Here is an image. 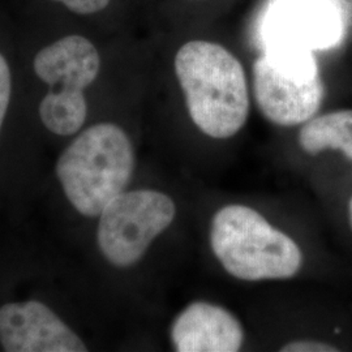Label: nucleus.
Instances as JSON below:
<instances>
[{"instance_id": "1", "label": "nucleus", "mask_w": 352, "mask_h": 352, "mask_svg": "<svg viewBox=\"0 0 352 352\" xmlns=\"http://www.w3.org/2000/svg\"><path fill=\"white\" fill-rule=\"evenodd\" d=\"M189 116L209 138L230 139L250 115V89L239 59L222 45L190 41L175 55Z\"/></svg>"}, {"instance_id": "2", "label": "nucleus", "mask_w": 352, "mask_h": 352, "mask_svg": "<svg viewBox=\"0 0 352 352\" xmlns=\"http://www.w3.org/2000/svg\"><path fill=\"white\" fill-rule=\"evenodd\" d=\"M135 170V151L126 132L113 123L89 126L63 151L56 175L76 210L97 217L122 195Z\"/></svg>"}, {"instance_id": "3", "label": "nucleus", "mask_w": 352, "mask_h": 352, "mask_svg": "<svg viewBox=\"0 0 352 352\" xmlns=\"http://www.w3.org/2000/svg\"><path fill=\"white\" fill-rule=\"evenodd\" d=\"M210 245L227 273L247 282L287 279L302 267L299 245L245 205H227L214 214Z\"/></svg>"}, {"instance_id": "4", "label": "nucleus", "mask_w": 352, "mask_h": 352, "mask_svg": "<svg viewBox=\"0 0 352 352\" xmlns=\"http://www.w3.org/2000/svg\"><path fill=\"white\" fill-rule=\"evenodd\" d=\"M101 54L81 33H65L42 46L33 59V71L47 87L39 102L41 122L58 136H72L87 120L85 90L101 71Z\"/></svg>"}, {"instance_id": "5", "label": "nucleus", "mask_w": 352, "mask_h": 352, "mask_svg": "<svg viewBox=\"0 0 352 352\" xmlns=\"http://www.w3.org/2000/svg\"><path fill=\"white\" fill-rule=\"evenodd\" d=\"M253 93L269 122L280 126L304 124L320 110L325 96L315 52L264 47L253 64Z\"/></svg>"}, {"instance_id": "6", "label": "nucleus", "mask_w": 352, "mask_h": 352, "mask_svg": "<svg viewBox=\"0 0 352 352\" xmlns=\"http://www.w3.org/2000/svg\"><path fill=\"white\" fill-rule=\"evenodd\" d=\"M175 202L162 192L139 189L123 192L100 214L97 241L103 257L113 266L138 264L175 218Z\"/></svg>"}, {"instance_id": "7", "label": "nucleus", "mask_w": 352, "mask_h": 352, "mask_svg": "<svg viewBox=\"0 0 352 352\" xmlns=\"http://www.w3.org/2000/svg\"><path fill=\"white\" fill-rule=\"evenodd\" d=\"M346 17L338 0H274L263 23V46L322 51L338 46Z\"/></svg>"}, {"instance_id": "8", "label": "nucleus", "mask_w": 352, "mask_h": 352, "mask_svg": "<svg viewBox=\"0 0 352 352\" xmlns=\"http://www.w3.org/2000/svg\"><path fill=\"white\" fill-rule=\"evenodd\" d=\"M0 343L8 352H85V343L47 305L36 300L0 308Z\"/></svg>"}, {"instance_id": "9", "label": "nucleus", "mask_w": 352, "mask_h": 352, "mask_svg": "<svg viewBox=\"0 0 352 352\" xmlns=\"http://www.w3.org/2000/svg\"><path fill=\"white\" fill-rule=\"evenodd\" d=\"M171 340L179 352H236L244 343V330L226 308L196 302L176 316Z\"/></svg>"}, {"instance_id": "10", "label": "nucleus", "mask_w": 352, "mask_h": 352, "mask_svg": "<svg viewBox=\"0 0 352 352\" xmlns=\"http://www.w3.org/2000/svg\"><path fill=\"white\" fill-rule=\"evenodd\" d=\"M299 144L309 155L340 151L352 161V110H340L314 116L299 132Z\"/></svg>"}, {"instance_id": "11", "label": "nucleus", "mask_w": 352, "mask_h": 352, "mask_svg": "<svg viewBox=\"0 0 352 352\" xmlns=\"http://www.w3.org/2000/svg\"><path fill=\"white\" fill-rule=\"evenodd\" d=\"M77 17H90L103 12L111 0H46Z\"/></svg>"}, {"instance_id": "12", "label": "nucleus", "mask_w": 352, "mask_h": 352, "mask_svg": "<svg viewBox=\"0 0 352 352\" xmlns=\"http://www.w3.org/2000/svg\"><path fill=\"white\" fill-rule=\"evenodd\" d=\"M12 96V72L10 62L0 50V131L10 109Z\"/></svg>"}, {"instance_id": "13", "label": "nucleus", "mask_w": 352, "mask_h": 352, "mask_svg": "<svg viewBox=\"0 0 352 352\" xmlns=\"http://www.w3.org/2000/svg\"><path fill=\"white\" fill-rule=\"evenodd\" d=\"M282 352H336L338 349L334 344H330L321 340H302L289 342L285 344Z\"/></svg>"}, {"instance_id": "14", "label": "nucleus", "mask_w": 352, "mask_h": 352, "mask_svg": "<svg viewBox=\"0 0 352 352\" xmlns=\"http://www.w3.org/2000/svg\"><path fill=\"white\" fill-rule=\"evenodd\" d=\"M349 221H350V226H351L352 230V196L350 201H349Z\"/></svg>"}]
</instances>
